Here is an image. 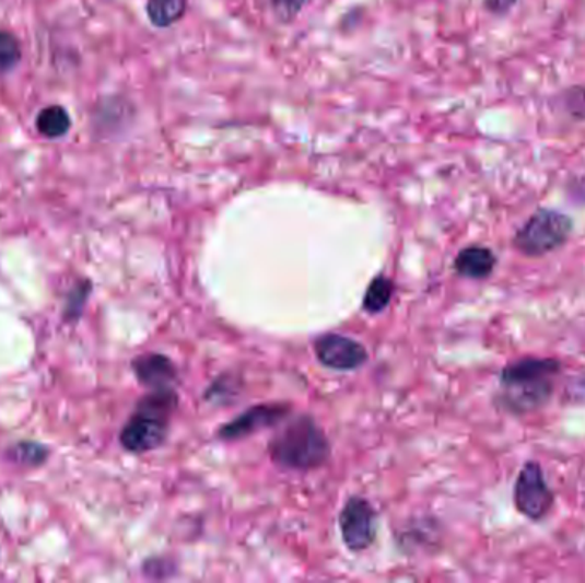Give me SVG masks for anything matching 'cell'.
<instances>
[{
  "mask_svg": "<svg viewBox=\"0 0 585 583\" xmlns=\"http://www.w3.org/2000/svg\"><path fill=\"white\" fill-rule=\"evenodd\" d=\"M562 369L557 358L524 357L511 361L500 372L496 406L515 418L539 411L553 397L554 382Z\"/></svg>",
  "mask_w": 585,
  "mask_h": 583,
  "instance_id": "1",
  "label": "cell"
},
{
  "mask_svg": "<svg viewBox=\"0 0 585 583\" xmlns=\"http://www.w3.org/2000/svg\"><path fill=\"white\" fill-rule=\"evenodd\" d=\"M269 455L284 469L314 470L329 460L330 443L311 416H299L272 436Z\"/></svg>",
  "mask_w": 585,
  "mask_h": 583,
  "instance_id": "2",
  "label": "cell"
},
{
  "mask_svg": "<svg viewBox=\"0 0 585 583\" xmlns=\"http://www.w3.org/2000/svg\"><path fill=\"white\" fill-rule=\"evenodd\" d=\"M178 396L173 388H157L139 400L120 433V443L132 454L154 451L168 436L169 418L177 409Z\"/></svg>",
  "mask_w": 585,
  "mask_h": 583,
  "instance_id": "3",
  "label": "cell"
},
{
  "mask_svg": "<svg viewBox=\"0 0 585 583\" xmlns=\"http://www.w3.org/2000/svg\"><path fill=\"white\" fill-rule=\"evenodd\" d=\"M574 232V220L557 209L539 208L512 238V247L529 259H541L565 247Z\"/></svg>",
  "mask_w": 585,
  "mask_h": 583,
  "instance_id": "4",
  "label": "cell"
},
{
  "mask_svg": "<svg viewBox=\"0 0 585 583\" xmlns=\"http://www.w3.org/2000/svg\"><path fill=\"white\" fill-rule=\"evenodd\" d=\"M514 505L530 522H541L550 515L554 493L538 460H527L518 470L514 485Z\"/></svg>",
  "mask_w": 585,
  "mask_h": 583,
  "instance_id": "5",
  "label": "cell"
},
{
  "mask_svg": "<svg viewBox=\"0 0 585 583\" xmlns=\"http://www.w3.org/2000/svg\"><path fill=\"white\" fill-rule=\"evenodd\" d=\"M377 513L368 500L362 497H353L346 501L339 513V528L342 540L351 551L360 552L374 545L377 528H375Z\"/></svg>",
  "mask_w": 585,
  "mask_h": 583,
  "instance_id": "6",
  "label": "cell"
},
{
  "mask_svg": "<svg viewBox=\"0 0 585 583\" xmlns=\"http://www.w3.org/2000/svg\"><path fill=\"white\" fill-rule=\"evenodd\" d=\"M291 415L288 404H257L242 412L238 418L218 430V439L223 442H236L256 435L257 431L269 430L281 423Z\"/></svg>",
  "mask_w": 585,
  "mask_h": 583,
  "instance_id": "7",
  "label": "cell"
},
{
  "mask_svg": "<svg viewBox=\"0 0 585 583\" xmlns=\"http://www.w3.org/2000/svg\"><path fill=\"white\" fill-rule=\"evenodd\" d=\"M315 357L327 369L351 372L360 369L368 360V352L362 342L341 334H326L318 337L314 345Z\"/></svg>",
  "mask_w": 585,
  "mask_h": 583,
  "instance_id": "8",
  "label": "cell"
},
{
  "mask_svg": "<svg viewBox=\"0 0 585 583\" xmlns=\"http://www.w3.org/2000/svg\"><path fill=\"white\" fill-rule=\"evenodd\" d=\"M132 370H134L139 382L151 390L173 388V384L178 380V372L173 361L165 354H157V352L136 358L132 361Z\"/></svg>",
  "mask_w": 585,
  "mask_h": 583,
  "instance_id": "9",
  "label": "cell"
},
{
  "mask_svg": "<svg viewBox=\"0 0 585 583\" xmlns=\"http://www.w3.org/2000/svg\"><path fill=\"white\" fill-rule=\"evenodd\" d=\"M496 259L495 252L483 245H469L457 254L454 260V269L457 275L471 281H484L490 278L495 270Z\"/></svg>",
  "mask_w": 585,
  "mask_h": 583,
  "instance_id": "10",
  "label": "cell"
},
{
  "mask_svg": "<svg viewBox=\"0 0 585 583\" xmlns=\"http://www.w3.org/2000/svg\"><path fill=\"white\" fill-rule=\"evenodd\" d=\"M35 127L39 136L57 141L71 132V114L62 105L45 106L44 110L36 115Z\"/></svg>",
  "mask_w": 585,
  "mask_h": 583,
  "instance_id": "11",
  "label": "cell"
},
{
  "mask_svg": "<svg viewBox=\"0 0 585 583\" xmlns=\"http://www.w3.org/2000/svg\"><path fill=\"white\" fill-rule=\"evenodd\" d=\"M189 0H148L145 11L156 28H169L184 18Z\"/></svg>",
  "mask_w": 585,
  "mask_h": 583,
  "instance_id": "12",
  "label": "cell"
},
{
  "mask_svg": "<svg viewBox=\"0 0 585 583\" xmlns=\"http://www.w3.org/2000/svg\"><path fill=\"white\" fill-rule=\"evenodd\" d=\"M393 294L394 282L389 278L378 276V278L370 282L368 290L365 293V300H363V308L368 314H381V312H384L389 306Z\"/></svg>",
  "mask_w": 585,
  "mask_h": 583,
  "instance_id": "13",
  "label": "cell"
},
{
  "mask_svg": "<svg viewBox=\"0 0 585 583\" xmlns=\"http://www.w3.org/2000/svg\"><path fill=\"white\" fill-rule=\"evenodd\" d=\"M23 59L20 39L12 33L0 30V78L11 74Z\"/></svg>",
  "mask_w": 585,
  "mask_h": 583,
  "instance_id": "14",
  "label": "cell"
},
{
  "mask_svg": "<svg viewBox=\"0 0 585 583\" xmlns=\"http://www.w3.org/2000/svg\"><path fill=\"white\" fill-rule=\"evenodd\" d=\"M560 103H562L563 112L570 118L585 121V86L578 84V86H572L563 91L562 96H560Z\"/></svg>",
  "mask_w": 585,
  "mask_h": 583,
  "instance_id": "15",
  "label": "cell"
},
{
  "mask_svg": "<svg viewBox=\"0 0 585 583\" xmlns=\"http://www.w3.org/2000/svg\"><path fill=\"white\" fill-rule=\"evenodd\" d=\"M12 458H16V463L26 464V466H38L47 458V448L35 443H21L14 446L11 451Z\"/></svg>",
  "mask_w": 585,
  "mask_h": 583,
  "instance_id": "16",
  "label": "cell"
},
{
  "mask_svg": "<svg viewBox=\"0 0 585 583\" xmlns=\"http://www.w3.org/2000/svg\"><path fill=\"white\" fill-rule=\"evenodd\" d=\"M271 2L276 16L283 23H290V21L295 20L303 5H305V0H271Z\"/></svg>",
  "mask_w": 585,
  "mask_h": 583,
  "instance_id": "17",
  "label": "cell"
},
{
  "mask_svg": "<svg viewBox=\"0 0 585 583\" xmlns=\"http://www.w3.org/2000/svg\"><path fill=\"white\" fill-rule=\"evenodd\" d=\"M515 4H517V0H484L488 11L499 14V16L507 14Z\"/></svg>",
  "mask_w": 585,
  "mask_h": 583,
  "instance_id": "18",
  "label": "cell"
}]
</instances>
